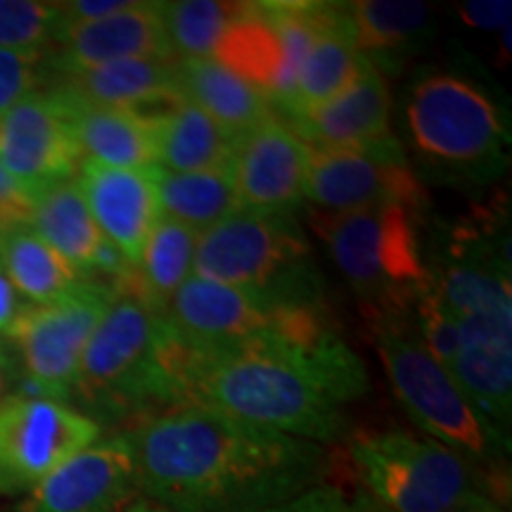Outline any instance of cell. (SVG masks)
Returning a JSON list of instances; mask_svg holds the SVG:
<instances>
[{
  "instance_id": "7",
  "label": "cell",
  "mask_w": 512,
  "mask_h": 512,
  "mask_svg": "<svg viewBox=\"0 0 512 512\" xmlns=\"http://www.w3.org/2000/svg\"><path fill=\"white\" fill-rule=\"evenodd\" d=\"M368 323L394 396L415 425L475 467L501 465L510 453V437L491 425L434 361L415 328L413 309L373 313Z\"/></svg>"
},
{
  "instance_id": "2",
  "label": "cell",
  "mask_w": 512,
  "mask_h": 512,
  "mask_svg": "<svg viewBox=\"0 0 512 512\" xmlns=\"http://www.w3.org/2000/svg\"><path fill=\"white\" fill-rule=\"evenodd\" d=\"M368 389L366 363L339 332L313 344H292L266 332L235 349L188 347L178 406L197 403L264 430L328 446L349 437L344 406Z\"/></svg>"
},
{
  "instance_id": "40",
  "label": "cell",
  "mask_w": 512,
  "mask_h": 512,
  "mask_svg": "<svg viewBox=\"0 0 512 512\" xmlns=\"http://www.w3.org/2000/svg\"><path fill=\"white\" fill-rule=\"evenodd\" d=\"M119 512H169V510L159 508L157 503H152V501H147V498L138 496V498H133V501L128 505H124V508H121Z\"/></svg>"
},
{
  "instance_id": "18",
  "label": "cell",
  "mask_w": 512,
  "mask_h": 512,
  "mask_svg": "<svg viewBox=\"0 0 512 512\" xmlns=\"http://www.w3.org/2000/svg\"><path fill=\"white\" fill-rule=\"evenodd\" d=\"M76 183L105 238L117 247L128 266L136 268L143 259L152 230L162 219L152 178L147 176V171L112 169L83 159Z\"/></svg>"
},
{
  "instance_id": "26",
  "label": "cell",
  "mask_w": 512,
  "mask_h": 512,
  "mask_svg": "<svg viewBox=\"0 0 512 512\" xmlns=\"http://www.w3.org/2000/svg\"><path fill=\"white\" fill-rule=\"evenodd\" d=\"M157 131V166L174 174L228 169L235 138L200 107L178 98L152 110Z\"/></svg>"
},
{
  "instance_id": "8",
  "label": "cell",
  "mask_w": 512,
  "mask_h": 512,
  "mask_svg": "<svg viewBox=\"0 0 512 512\" xmlns=\"http://www.w3.org/2000/svg\"><path fill=\"white\" fill-rule=\"evenodd\" d=\"M422 223L425 214L406 207L347 214L316 209L311 214V228L356 294L366 318L380 311L413 309L427 280Z\"/></svg>"
},
{
  "instance_id": "39",
  "label": "cell",
  "mask_w": 512,
  "mask_h": 512,
  "mask_svg": "<svg viewBox=\"0 0 512 512\" xmlns=\"http://www.w3.org/2000/svg\"><path fill=\"white\" fill-rule=\"evenodd\" d=\"M451 512H508V508L489 494V491H472L470 496L465 498L458 508H453Z\"/></svg>"
},
{
  "instance_id": "38",
  "label": "cell",
  "mask_w": 512,
  "mask_h": 512,
  "mask_svg": "<svg viewBox=\"0 0 512 512\" xmlns=\"http://www.w3.org/2000/svg\"><path fill=\"white\" fill-rule=\"evenodd\" d=\"M24 311V306L19 304V294L12 283L5 275L3 268H0V337H8L12 325L17 323L19 313Z\"/></svg>"
},
{
  "instance_id": "3",
  "label": "cell",
  "mask_w": 512,
  "mask_h": 512,
  "mask_svg": "<svg viewBox=\"0 0 512 512\" xmlns=\"http://www.w3.org/2000/svg\"><path fill=\"white\" fill-rule=\"evenodd\" d=\"M510 221L498 200L441 226L425 245L427 275L458 323L460 351L448 375L491 425H512Z\"/></svg>"
},
{
  "instance_id": "29",
  "label": "cell",
  "mask_w": 512,
  "mask_h": 512,
  "mask_svg": "<svg viewBox=\"0 0 512 512\" xmlns=\"http://www.w3.org/2000/svg\"><path fill=\"white\" fill-rule=\"evenodd\" d=\"M147 176L157 188L162 216L183 223L197 235L242 209L228 169L174 174L162 166H152Z\"/></svg>"
},
{
  "instance_id": "27",
  "label": "cell",
  "mask_w": 512,
  "mask_h": 512,
  "mask_svg": "<svg viewBox=\"0 0 512 512\" xmlns=\"http://www.w3.org/2000/svg\"><path fill=\"white\" fill-rule=\"evenodd\" d=\"M195 245V230L162 216L147 240L140 264L112 283L164 316L174 294L192 275Z\"/></svg>"
},
{
  "instance_id": "30",
  "label": "cell",
  "mask_w": 512,
  "mask_h": 512,
  "mask_svg": "<svg viewBox=\"0 0 512 512\" xmlns=\"http://www.w3.org/2000/svg\"><path fill=\"white\" fill-rule=\"evenodd\" d=\"M249 3L226 0H174L162 3L166 38L178 60H209L219 53L230 29L240 22Z\"/></svg>"
},
{
  "instance_id": "12",
  "label": "cell",
  "mask_w": 512,
  "mask_h": 512,
  "mask_svg": "<svg viewBox=\"0 0 512 512\" xmlns=\"http://www.w3.org/2000/svg\"><path fill=\"white\" fill-rule=\"evenodd\" d=\"M100 430L72 403L10 394L0 403V496L29 494L64 460L95 444Z\"/></svg>"
},
{
  "instance_id": "36",
  "label": "cell",
  "mask_w": 512,
  "mask_h": 512,
  "mask_svg": "<svg viewBox=\"0 0 512 512\" xmlns=\"http://www.w3.org/2000/svg\"><path fill=\"white\" fill-rule=\"evenodd\" d=\"M131 3L133 0H67V3H57V10H60V27H57V31L117 15Z\"/></svg>"
},
{
  "instance_id": "16",
  "label": "cell",
  "mask_w": 512,
  "mask_h": 512,
  "mask_svg": "<svg viewBox=\"0 0 512 512\" xmlns=\"http://www.w3.org/2000/svg\"><path fill=\"white\" fill-rule=\"evenodd\" d=\"M136 57L178 60L166 38L159 0H133L117 15L60 29L48 48V72L50 76L79 74Z\"/></svg>"
},
{
  "instance_id": "19",
  "label": "cell",
  "mask_w": 512,
  "mask_h": 512,
  "mask_svg": "<svg viewBox=\"0 0 512 512\" xmlns=\"http://www.w3.org/2000/svg\"><path fill=\"white\" fill-rule=\"evenodd\" d=\"M389 119L392 95L387 79L368 60L347 91L283 121L313 150H339L389 136Z\"/></svg>"
},
{
  "instance_id": "41",
  "label": "cell",
  "mask_w": 512,
  "mask_h": 512,
  "mask_svg": "<svg viewBox=\"0 0 512 512\" xmlns=\"http://www.w3.org/2000/svg\"><path fill=\"white\" fill-rule=\"evenodd\" d=\"M10 392V363L5 358L3 351H0V403L8 399Z\"/></svg>"
},
{
  "instance_id": "34",
  "label": "cell",
  "mask_w": 512,
  "mask_h": 512,
  "mask_svg": "<svg viewBox=\"0 0 512 512\" xmlns=\"http://www.w3.org/2000/svg\"><path fill=\"white\" fill-rule=\"evenodd\" d=\"M266 512H380L366 494L351 496L342 486L318 484Z\"/></svg>"
},
{
  "instance_id": "14",
  "label": "cell",
  "mask_w": 512,
  "mask_h": 512,
  "mask_svg": "<svg viewBox=\"0 0 512 512\" xmlns=\"http://www.w3.org/2000/svg\"><path fill=\"white\" fill-rule=\"evenodd\" d=\"M138 496L136 453L128 434L119 432L55 467L17 512H119Z\"/></svg>"
},
{
  "instance_id": "13",
  "label": "cell",
  "mask_w": 512,
  "mask_h": 512,
  "mask_svg": "<svg viewBox=\"0 0 512 512\" xmlns=\"http://www.w3.org/2000/svg\"><path fill=\"white\" fill-rule=\"evenodd\" d=\"M83 162L67 102L43 88L0 114V164L38 197L57 183L74 181Z\"/></svg>"
},
{
  "instance_id": "10",
  "label": "cell",
  "mask_w": 512,
  "mask_h": 512,
  "mask_svg": "<svg viewBox=\"0 0 512 512\" xmlns=\"http://www.w3.org/2000/svg\"><path fill=\"white\" fill-rule=\"evenodd\" d=\"M114 283L91 275L60 299L24 306L10 339L24 363V389L19 394L69 403L79 375L83 351L114 302Z\"/></svg>"
},
{
  "instance_id": "33",
  "label": "cell",
  "mask_w": 512,
  "mask_h": 512,
  "mask_svg": "<svg viewBox=\"0 0 512 512\" xmlns=\"http://www.w3.org/2000/svg\"><path fill=\"white\" fill-rule=\"evenodd\" d=\"M48 79V48H0V114L43 91Z\"/></svg>"
},
{
  "instance_id": "37",
  "label": "cell",
  "mask_w": 512,
  "mask_h": 512,
  "mask_svg": "<svg viewBox=\"0 0 512 512\" xmlns=\"http://www.w3.org/2000/svg\"><path fill=\"white\" fill-rule=\"evenodd\" d=\"M510 0H470L458 8V15L467 27L484 31H503L510 27Z\"/></svg>"
},
{
  "instance_id": "31",
  "label": "cell",
  "mask_w": 512,
  "mask_h": 512,
  "mask_svg": "<svg viewBox=\"0 0 512 512\" xmlns=\"http://www.w3.org/2000/svg\"><path fill=\"white\" fill-rule=\"evenodd\" d=\"M57 27V3L0 0V48H50Z\"/></svg>"
},
{
  "instance_id": "22",
  "label": "cell",
  "mask_w": 512,
  "mask_h": 512,
  "mask_svg": "<svg viewBox=\"0 0 512 512\" xmlns=\"http://www.w3.org/2000/svg\"><path fill=\"white\" fill-rule=\"evenodd\" d=\"M57 93L72 114L76 143L83 159L128 171H147L157 166V131L152 110L88 105L62 91Z\"/></svg>"
},
{
  "instance_id": "15",
  "label": "cell",
  "mask_w": 512,
  "mask_h": 512,
  "mask_svg": "<svg viewBox=\"0 0 512 512\" xmlns=\"http://www.w3.org/2000/svg\"><path fill=\"white\" fill-rule=\"evenodd\" d=\"M311 147L278 114L235 138L228 171L242 209L297 214L306 202Z\"/></svg>"
},
{
  "instance_id": "11",
  "label": "cell",
  "mask_w": 512,
  "mask_h": 512,
  "mask_svg": "<svg viewBox=\"0 0 512 512\" xmlns=\"http://www.w3.org/2000/svg\"><path fill=\"white\" fill-rule=\"evenodd\" d=\"M306 200L320 211L347 214L377 207H406L427 216L430 195L394 133L356 147L313 150Z\"/></svg>"
},
{
  "instance_id": "20",
  "label": "cell",
  "mask_w": 512,
  "mask_h": 512,
  "mask_svg": "<svg viewBox=\"0 0 512 512\" xmlns=\"http://www.w3.org/2000/svg\"><path fill=\"white\" fill-rule=\"evenodd\" d=\"M31 228L81 275L100 273L119 280L131 271L124 256L95 223L76 178L57 183L36 197Z\"/></svg>"
},
{
  "instance_id": "4",
  "label": "cell",
  "mask_w": 512,
  "mask_h": 512,
  "mask_svg": "<svg viewBox=\"0 0 512 512\" xmlns=\"http://www.w3.org/2000/svg\"><path fill=\"white\" fill-rule=\"evenodd\" d=\"M413 169L460 190H484L508 169L510 121L482 83L456 69H420L403 95Z\"/></svg>"
},
{
  "instance_id": "1",
  "label": "cell",
  "mask_w": 512,
  "mask_h": 512,
  "mask_svg": "<svg viewBox=\"0 0 512 512\" xmlns=\"http://www.w3.org/2000/svg\"><path fill=\"white\" fill-rule=\"evenodd\" d=\"M138 491L169 512H266L323 484L325 446L185 403L126 432Z\"/></svg>"
},
{
  "instance_id": "5",
  "label": "cell",
  "mask_w": 512,
  "mask_h": 512,
  "mask_svg": "<svg viewBox=\"0 0 512 512\" xmlns=\"http://www.w3.org/2000/svg\"><path fill=\"white\" fill-rule=\"evenodd\" d=\"M114 302L83 351L72 399L121 420H138L174 408L178 370L174 332L131 292L114 285Z\"/></svg>"
},
{
  "instance_id": "17",
  "label": "cell",
  "mask_w": 512,
  "mask_h": 512,
  "mask_svg": "<svg viewBox=\"0 0 512 512\" xmlns=\"http://www.w3.org/2000/svg\"><path fill=\"white\" fill-rule=\"evenodd\" d=\"M164 318L188 347L223 351L266 335L273 309L238 287L190 275L174 294Z\"/></svg>"
},
{
  "instance_id": "35",
  "label": "cell",
  "mask_w": 512,
  "mask_h": 512,
  "mask_svg": "<svg viewBox=\"0 0 512 512\" xmlns=\"http://www.w3.org/2000/svg\"><path fill=\"white\" fill-rule=\"evenodd\" d=\"M36 197L24 190L0 164V233L10 228L31 226Z\"/></svg>"
},
{
  "instance_id": "25",
  "label": "cell",
  "mask_w": 512,
  "mask_h": 512,
  "mask_svg": "<svg viewBox=\"0 0 512 512\" xmlns=\"http://www.w3.org/2000/svg\"><path fill=\"white\" fill-rule=\"evenodd\" d=\"M178 91L183 100L200 107L233 138L275 114L271 100L259 86L216 57L178 60Z\"/></svg>"
},
{
  "instance_id": "6",
  "label": "cell",
  "mask_w": 512,
  "mask_h": 512,
  "mask_svg": "<svg viewBox=\"0 0 512 512\" xmlns=\"http://www.w3.org/2000/svg\"><path fill=\"white\" fill-rule=\"evenodd\" d=\"M192 275L238 287L268 309L328 302L297 214L235 211L197 235Z\"/></svg>"
},
{
  "instance_id": "21",
  "label": "cell",
  "mask_w": 512,
  "mask_h": 512,
  "mask_svg": "<svg viewBox=\"0 0 512 512\" xmlns=\"http://www.w3.org/2000/svg\"><path fill=\"white\" fill-rule=\"evenodd\" d=\"M72 98L102 107L124 110H159L181 98L178 91V60L136 57L86 69L79 74L55 76L53 86Z\"/></svg>"
},
{
  "instance_id": "28",
  "label": "cell",
  "mask_w": 512,
  "mask_h": 512,
  "mask_svg": "<svg viewBox=\"0 0 512 512\" xmlns=\"http://www.w3.org/2000/svg\"><path fill=\"white\" fill-rule=\"evenodd\" d=\"M0 268L19 297L34 306L55 302L83 280V275L31 226L0 233Z\"/></svg>"
},
{
  "instance_id": "24",
  "label": "cell",
  "mask_w": 512,
  "mask_h": 512,
  "mask_svg": "<svg viewBox=\"0 0 512 512\" xmlns=\"http://www.w3.org/2000/svg\"><path fill=\"white\" fill-rule=\"evenodd\" d=\"M366 62L368 57L358 50L351 34L344 3H330L325 22L306 50L290 100L275 114L287 119L332 100L356 81Z\"/></svg>"
},
{
  "instance_id": "23",
  "label": "cell",
  "mask_w": 512,
  "mask_h": 512,
  "mask_svg": "<svg viewBox=\"0 0 512 512\" xmlns=\"http://www.w3.org/2000/svg\"><path fill=\"white\" fill-rule=\"evenodd\" d=\"M356 46L377 72H396L437 34L430 5L413 0L344 3Z\"/></svg>"
},
{
  "instance_id": "32",
  "label": "cell",
  "mask_w": 512,
  "mask_h": 512,
  "mask_svg": "<svg viewBox=\"0 0 512 512\" xmlns=\"http://www.w3.org/2000/svg\"><path fill=\"white\" fill-rule=\"evenodd\" d=\"M413 318L427 351H430L434 361L448 373L453 368V363H456L460 351L458 323L453 318L451 309L446 306L444 297L434 287L430 275H427L425 285L420 287L418 297L413 302Z\"/></svg>"
},
{
  "instance_id": "9",
  "label": "cell",
  "mask_w": 512,
  "mask_h": 512,
  "mask_svg": "<svg viewBox=\"0 0 512 512\" xmlns=\"http://www.w3.org/2000/svg\"><path fill=\"white\" fill-rule=\"evenodd\" d=\"M349 460L380 512H451L479 491L477 467L430 437L358 434Z\"/></svg>"
}]
</instances>
